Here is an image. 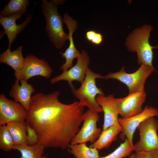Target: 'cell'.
I'll return each instance as SVG.
<instances>
[{"label":"cell","mask_w":158,"mask_h":158,"mask_svg":"<svg viewBox=\"0 0 158 158\" xmlns=\"http://www.w3.org/2000/svg\"><path fill=\"white\" fill-rule=\"evenodd\" d=\"M60 94L37 92L32 96L26 110V123L35 130L37 144L45 148L67 149L83 120L84 107L79 101L61 102Z\"/></svg>","instance_id":"1"},{"label":"cell","mask_w":158,"mask_h":158,"mask_svg":"<svg viewBox=\"0 0 158 158\" xmlns=\"http://www.w3.org/2000/svg\"><path fill=\"white\" fill-rule=\"evenodd\" d=\"M152 30L151 25H144L134 30L126 39L127 48L129 51L136 52L139 65L144 64L153 67L152 50L158 49V46H152L149 42L150 33Z\"/></svg>","instance_id":"2"},{"label":"cell","mask_w":158,"mask_h":158,"mask_svg":"<svg viewBox=\"0 0 158 158\" xmlns=\"http://www.w3.org/2000/svg\"><path fill=\"white\" fill-rule=\"evenodd\" d=\"M41 1V9L46 22V32L56 48L61 49L66 41L69 39L68 34L63 30V18L59 13L57 5L53 0H42Z\"/></svg>","instance_id":"3"},{"label":"cell","mask_w":158,"mask_h":158,"mask_svg":"<svg viewBox=\"0 0 158 158\" xmlns=\"http://www.w3.org/2000/svg\"><path fill=\"white\" fill-rule=\"evenodd\" d=\"M104 79V76L96 73L88 68L85 79L78 89L75 87L71 90L74 96L79 100L83 106L98 113L103 112L102 107L96 100L97 95H105L101 88L96 85L97 79Z\"/></svg>","instance_id":"4"},{"label":"cell","mask_w":158,"mask_h":158,"mask_svg":"<svg viewBox=\"0 0 158 158\" xmlns=\"http://www.w3.org/2000/svg\"><path fill=\"white\" fill-rule=\"evenodd\" d=\"M155 70L154 67L143 64L134 72L128 73L124 66L118 72L104 76V79H115L125 84L128 88V94H130L145 90L146 79Z\"/></svg>","instance_id":"5"},{"label":"cell","mask_w":158,"mask_h":158,"mask_svg":"<svg viewBox=\"0 0 158 158\" xmlns=\"http://www.w3.org/2000/svg\"><path fill=\"white\" fill-rule=\"evenodd\" d=\"M140 134L139 141L133 146L136 152L158 150V121L154 117L141 122L138 127Z\"/></svg>","instance_id":"6"},{"label":"cell","mask_w":158,"mask_h":158,"mask_svg":"<svg viewBox=\"0 0 158 158\" xmlns=\"http://www.w3.org/2000/svg\"><path fill=\"white\" fill-rule=\"evenodd\" d=\"M99 119L98 113L97 112L89 109L84 113L82 126L70 144L86 143L88 142L92 143L96 141L102 132L101 129L97 126Z\"/></svg>","instance_id":"7"},{"label":"cell","mask_w":158,"mask_h":158,"mask_svg":"<svg viewBox=\"0 0 158 158\" xmlns=\"http://www.w3.org/2000/svg\"><path fill=\"white\" fill-rule=\"evenodd\" d=\"M53 70L44 59H40L34 55L28 54L25 58L23 68L18 72L14 73L16 80L27 81L31 78L40 75L49 78Z\"/></svg>","instance_id":"8"},{"label":"cell","mask_w":158,"mask_h":158,"mask_svg":"<svg viewBox=\"0 0 158 158\" xmlns=\"http://www.w3.org/2000/svg\"><path fill=\"white\" fill-rule=\"evenodd\" d=\"M76 64L68 69L63 71L60 75L50 80V82L53 84L61 80L68 82L71 90L75 88L72 84L74 81H77L81 83L84 81L90 63V57L85 50L82 51L77 59Z\"/></svg>","instance_id":"9"},{"label":"cell","mask_w":158,"mask_h":158,"mask_svg":"<svg viewBox=\"0 0 158 158\" xmlns=\"http://www.w3.org/2000/svg\"><path fill=\"white\" fill-rule=\"evenodd\" d=\"M146 94L145 90L130 94L123 98H115L119 114L121 118L131 117L141 113Z\"/></svg>","instance_id":"10"},{"label":"cell","mask_w":158,"mask_h":158,"mask_svg":"<svg viewBox=\"0 0 158 158\" xmlns=\"http://www.w3.org/2000/svg\"><path fill=\"white\" fill-rule=\"evenodd\" d=\"M157 116L158 109L154 107L146 105L143 111L138 114L128 118H118V123L123 130L121 137L126 136L133 148V135L138 126L146 119Z\"/></svg>","instance_id":"11"},{"label":"cell","mask_w":158,"mask_h":158,"mask_svg":"<svg viewBox=\"0 0 158 158\" xmlns=\"http://www.w3.org/2000/svg\"><path fill=\"white\" fill-rule=\"evenodd\" d=\"M27 116L25 108L20 103L0 95V126L12 121H24Z\"/></svg>","instance_id":"12"},{"label":"cell","mask_w":158,"mask_h":158,"mask_svg":"<svg viewBox=\"0 0 158 158\" xmlns=\"http://www.w3.org/2000/svg\"><path fill=\"white\" fill-rule=\"evenodd\" d=\"M115 99L114 94L107 96L99 95L96 97L97 103L102 107L104 113L103 130L113 125L122 128L118 122L119 113Z\"/></svg>","instance_id":"13"},{"label":"cell","mask_w":158,"mask_h":158,"mask_svg":"<svg viewBox=\"0 0 158 158\" xmlns=\"http://www.w3.org/2000/svg\"><path fill=\"white\" fill-rule=\"evenodd\" d=\"M63 22L66 25L68 30L69 45L65 51L59 52L61 57L66 59L65 63L63 64L60 69L63 71H66L73 66V61L75 58L77 59L80 53L75 47L73 39V34L76 30L78 23L76 20L67 13L63 15Z\"/></svg>","instance_id":"14"},{"label":"cell","mask_w":158,"mask_h":158,"mask_svg":"<svg viewBox=\"0 0 158 158\" xmlns=\"http://www.w3.org/2000/svg\"><path fill=\"white\" fill-rule=\"evenodd\" d=\"M23 14L16 13L7 17H0V23L4 31L3 34L7 35L8 39V49H10L11 44L17 34L22 31L31 20L32 15L30 14L25 18L23 23L17 24L16 20L20 18Z\"/></svg>","instance_id":"15"},{"label":"cell","mask_w":158,"mask_h":158,"mask_svg":"<svg viewBox=\"0 0 158 158\" xmlns=\"http://www.w3.org/2000/svg\"><path fill=\"white\" fill-rule=\"evenodd\" d=\"M20 81V85L18 80L16 79L15 80L9 94L14 101L20 104L26 110L29 106L31 95L34 92L35 89L32 84L28 83L27 81L23 80Z\"/></svg>","instance_id":"16"},{"label":"cell","mask_w":158,"mask_h":158,"mask_svg":"<svg viewBox=\"0 0 158 158\" xmlns=\"http://www.w3.org/2000/svg\"><path fill=\"white\" fill-rule=\"evenodd\" d=\"M23 46H19L13 51L7 49L0 55L1 63H5L11 67L15 73L19 72L23 67L25 58L23 56Z\"/></svg>","instance_id":"17"},{"label":"cell","mask_w":158,"mask_h":158,"mask_svg":"<svg viewBox=\"0 0 158 158\" xmlns=\"http://www.w3.org/2000/svg\"><path fill=\"white\" fill-rule=\"evenodd\" d=\"M122 131V128L116 126H112L103 130L98 139L90 144L89 147L96 148L98 150L107 148L116 139L118 134Z\"/></svg>","instance_id":"18"},{"label":"cell","mask_w":158,"mask_h":158,"mask_svg":"<svg viewBox=\"0 0 158 158\" xmlns=\"http://www.w3.org/2000/svg\"><path fill=\"white\" fill-rule=\"evenodd\" d=\"M26 121H14L6 125L13 138L14 144L28 145Z\"/></svg>","instance_id":"19"},{"label":"cell","mask_w":158,"mask_h":158,"mask_svg":"<svg viewBox=\"0 0 158 158\" xmlns=\"http://www.w3.org/2000/svg\"><path fill=\"white\" fill-rule=\"evenodd\" d=\"M45 147L38 144L33 145L14 144L13 149L21 153L19 158H47V154L44 155Z\"/></svg>","instance_id":"20"},{"label":"cell","mask_w":158,"mask_h":158,"mask_svg":"<svg viewBox=\"0 0 158 158\" xmlns=\"http://www.w3.org/2000/svg\"><path fill=\"white\" fill-rule=\"evenodd\" d=\"M68 152L76 158H99L98 150L87 146L86 143L72 145L67 148Z\"/></svg>","instance_id":"21"},{"label":"cell","mask_w":158,"mask_h":158,"mask_svg":"<svg viewBox=\"0 0 158 158\" xmlns=\"http://www.w3.org/2000/svg\"><path fill=\"white\" fill-rule=\"evenodd\" d=\"M29 4L28 0H11L0 13V17H7L16 13L23 14Z\"/></svg>","instance_id":"22"},{"label":"cell","mask_w":158,"mask_h":158,"mask_svg":"<svg viewBox=\"0 0 158 158\" xmlns=\"http://www.w3.org/2000/svg\"><path fill=\"white\" fill-rule=\"evenodd\" d=\"M13 140L6 125L0 126V148L6 152L13 149Z\"/></svg>","instance_id":"23"},{"label":"cell","mask_w":158,"mask_h":158,"mask_svg":"<svg viewBox=\"0 0 158 158\" xmlns=\"http://www.w3.org/2000/svg\"><path fill=\"white\" fill-rule=\"evenodd\" d=\"M133 151V147L128 140L126 138L124 142L111 153L99 158H123L129 156Z\"/></svg>","instance_id":"24"},{"label":"cell","mask_w":158,"mask_h":158,"mask_svg":"<svg viewBox=\"0 0 158 158\" xmlns=\"http://www.w3.org/2000/svg\"><path fill=\"white\" fill-rule=\"evenodd\" d=\"M26 128L28 145L33 146L37 144L38 137L35 130L27 123Z\"/></svg>","instance_id":"25"},{"label":"cell","mask_w":158,"mask_h":158,"mask_svg":"<svg viewBox=\"0 0 158 158\" xmlns=\"http://www.w3.org/2000/svg\"><path fill=\"white\" fill-rule=\"evenodd\" d=\"M135 155V158H158V150L136 152Z\"/></svg>","instance_id":"26"},{"label":"cell","mask_w":158,"mask_h":158,"mask_svg":"<svg viewBox=\"0 0 158 158\" xmlns=\"http://www.w3.org/2000/svg\"><path fill=\"white\" fill-rule=\"evenodd\" d=\"M103 41V36L100 33L96 32L91 42L95 45L101 44Z\"/></svg>","instance_id":"27"},{"label":"cell","mask_w":158,"mask_h":158,"mask_svg":"<svg viewBox=\"0 0 158 158\" xmlns=\"http://www.w3.org/2000/svg\"><path fill=\"white\" fill-rule=\"evenodd\" d=\"M96 32L94 30H90L87 31L85 34V37L87 40L91 42Z\"/></svg>","instance_id":"28"},{"label":"cell","mask_w":158,"mask_h":158,"mask_svg":"<svg viewBox=\"0 0 158 158\" xmlns=\"http://www.w3.org/2000/svg\"><path fill=\"white\" fill-rule=\"evenodd\" d=\"M53 1L54 3L57 5L59 4H62L64 3V1L63 0H54Z\"/></svg>","instance_id":"29"},{"label":"cell","mask_w":158,"mask_h":158,"mask_svg":"<svg viewBox=\"0 0 158 158\" xmlns=\"http://www.w3.org/2000/svg\"><path fill=\"white\" fill-rule=\"evenodd\" d=\"M129 158H135V153L132 154L130 157Z\"/></svg>","instance_id":"30"}]
</instances>
